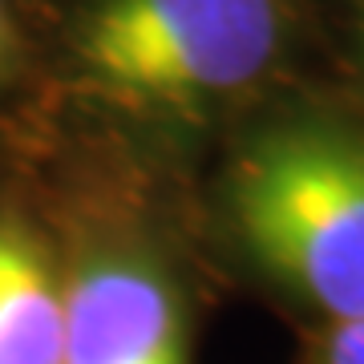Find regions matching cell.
Wrapping results in <instances>:
<instances>
[{
    "label": "cell",
    "instance_id": "6da1fadb",
    "mask_svg": "<svg viewBox=\"0 0 364 364\" xmlns=\"http://www.w3.org/2000/svg\"><path fill=\"white\" fill-rule=\"evenodd\" d=\"M235 235L263 275L332 316L364 320V138L296 122L243 146L227 178Z\"/></svg>",
    "mask_w": 364,
    "mask_h": 364
},
{
    "label": "cell",
    "instance_id": "7a4b0ae2",
    "mask_svg": "<svg viewBox=\"0 0 364 364\" xmlns=\"http://www.w3.org/2000/svg\"><path fill=\"white\" fill-rule=\"evenodd\" d=\"M279 0H97L77 33L90 85L134 109H195L275 61Z\"/></svg>",
    "mask_w": 364,
    "mask_h": 364
},
{
    "label": "cell",
    "instance_id": "3957f363",
    "mask_svg": "<svg viewBox=\"0 0 364 364\" xmlns=\"http://www.w3.org/2000/svg\"><path fill=\"white\" fill-rule=\"evenodd\" d=\"M61 364H186L170 284L142 259H90L65 279Z\"/></svg>",
    "mask_w": 364,
    "mask_h": 364
},
{
    "label": "cell",
    "instance_id": "277c9868",
    "mask_svg": "<svg viewBox=\"0 0 364 364\" xmlns=\"http://www.w3.org/2000/svg\"><path fill=\"white\" fill-rule=\"evenodd\" d=\"M65 279L37 235L0 219V364H61Z\"/></svg>",
    "mask_w": 364,
    "mask_h": 364
},
{
    "label": "cell",
    "instance_id": "5b68a950",
    "mask_svg": "<svg viewBox=\"0 0 364 364\" xmlns=\"http://www.w3.org/2000/svg\"><path fill=\"white\" fill-rule=\"evenodd\" d=\"M320 364H364V320L332 328L320 352Z\"/></svg>",
    "mask_w": 364,
    "mask_h": 364
},
{
    "label": "cell",
    "instance_id": "8992f818",
    "mask_svg": "<svg viewBox=\"0 0 364 364\" xmlns=\"http://www.w3.org/2000/svg\"><path fill=\"white\" fill-rule=\"evenodd\" d=\"M4 49H9V16H4V4H0V61H4Z\"/></svg>",
    "mask_w": 364,
    "mask_h": 364
}]
</instances>
